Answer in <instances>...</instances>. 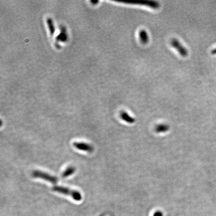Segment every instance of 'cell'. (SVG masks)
Here are the masks:
<instances>
[{
	"mask_svg": "<svg viewBox=\"0 0 216 216\" xmlns=\"http://www.w3.org/2000/svg\"><path fill=\"white\" fill-rule=\"evenodd\" d=\"M52 190L54 192H57L63 195L70 196L77 201H80L82 199V195L79 191L70 189L65 187L55 186L53 187Z\"/></svg>",
	"mask_w": 216,
	"mask_h": 216,
	"instance_id": "cell-1",
	"label": "cell"
},
{
	"mask_svg": "<svg viewBox=\"0 0 216 216\" xmlns=\"http://www.w3.org/2000/svg\"><path fill=\"white\" fill-rule=\"evenodd\" d=\"M73 146L79 150L87 152H92L94 151L93 147L90 144L84 142H74Z\"/></svg>",
	"mask_w": 216,
	"mask_h": 216,
	"instance_id": "cell-5",
	"label": "cell"
},
{
	"mask_svg": "<svg viewBox=\"0 0 216 216\" xmlns=\"http://www.w3.org/2000/svg\"><path fill=\"white\" fill-rule=\"evenodd\" d=\"M169 130V126L166 124H160L155 128V131L157 133H165Z\"/></svg>",
	"mask_w": 216,
	"mask_h": 216,
	"instance_id": "cell-9",
	"label": "cell"
},
{
	"mask_svg": "<svg viewBox=\"0 0 216 216\" xmlns=\"http://www.w3.org/2000/svg\"><path fill=\"white\" fill-rule=\"evenodd\" d=\"M211 54L212 55H216V48L211 51Z\"/></svg>",
	"mask_w": 216,
	"mask_h": 216,
	"instance_id": "cell-12",
	"label": "cell"
},
{
	"mask_svg": "<svg viewBox=\"0 0 216 216\" xmlns=\"http://www.w3.org/2000/svg\"><path fill=\"white\" fill-rule=\"evenodd\" d=\"M32 176L36 178H39L46 180L47 181L56 184L58 182V179L55 176H52L51 175L42 172L41 171L35 170L32 172Z\"/></svg>",
	"mask_w": 216,
	"mask_h": 216,
	"instance_id": "cell-3",
	"label": "cell"
},
{
	"mask_svg": "<svg viewBox=\"0 0 216 216\" xmlns=\"http://www.w3.org/2000/svg\"><path fill=\"white\" fill-rule=\"evenodd\" d=\"M76 168L73 166L68 167L62 173V177L63 178H66L71 176L75 173Z\"/></svg>",
	"mask_w": 216,
	"mask_h": 216,
	"instance_id": "cell-8",
	"label": "cell"
},
{
	"mask_svg": "<svg viewBox=\"0 0 216 216\" xmlns=\"http://www.w3.org/2000/svg\"><path fill=\"white\" fill-rule=\"evenodd\" d=\"M171 45L172 47L177 50L180 55L183 57H186L188 56V50H187L185 47L183 46L181 43H180L177 39L175 38L172 39L171 41Z\"/></svg>",
	"mask_w": 216,
	"mask_h": 216,
	"instance_id": "cell-4",
	"label": "cell"
},
{
	"mask_svg": "<svg viewBox=\"0 0 216 216\" xmlns=\"http://www.w3.org/2000/svg\"><path fill=\"white\" fill-rule=\"evenodd\" d=\"M139 36L140 41L143 44H147L149 42V35L146 30H141L139 33Z\"/></svg>",
	"mask_w": 216,
	"mask_h": 216,
	"instance_id": "cell-6",
	"label": "cell"
},
{
	"mask_svg": "<svg viewBox=\"0 0 216 216\" xmlns=\"http://www.w3.org/2000/svg\"><path fill=\"white\" fill-rule=\"evenodd\" d=\"M121 119L126 122L129 124H133L135 122V120L133 117H131L126 112H122L120 114Z\"/></svg>",
	"mask_w": 216,
	"mask_h": 216,
	"instance_id": "cell-7",
	"label": "cell"
},
{
	"mask_svg": "<svg viewBox=\"0 0 216 216\" xmlns=\"http://www.w3.org/2000/svg\"><path fill=\"white\" fill-rule=\"evenodd\" d=\"M121 3H125L128 4L139 5L145 6L149 7L153 9H158L159 8L160 4L157 1H150V0H141V1H120Z\"/></svg>",
	"mask_w": 216,
	"mask_h": 216,
	"instance_id": "cell-2",
	"label": "cell"
},
{
	"mask_svg": "<svg viewBox=\"0 0 216 216\" xmlns=\"http://www.w3.org/2000/svg\"><path fill=\"white\" fill-rule=\"evenodd\" d=\"M46 22H47V25L49 28V30L50 31V34L51 36H53L54 35V33H55V31L53 21L50 18H48L46 20Z\"/></svg>",
	"mask_w": 216,
	"mask_h": 216,
	"instance_id": "cell-10",
	"label": "cell"
},
{
	"mask_svg": "<svg viewBox=\"0 0 216 216\" xmlns=\"http://www.w3.org/2000/svg\"><path fill=\"white\" fill-rule=\"evenodd\" d=\"M154 216H163V214L160 211H157L155 213Z\"/></svg>",
	"mask_w": 216,
	"mask_h": 216,
	"instance_id": "cell-11",
	"label": "cell"
}]
</instances>
